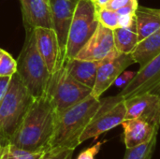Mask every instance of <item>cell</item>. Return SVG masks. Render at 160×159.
Segmentation results:
<instances>
[{"mask_svg": "<svg viewBox=\"0 0 160 159\" xmlns=\"http://www.w3.org/2000/svg\"><path fill=\"white\" fill-rule=\"evenodd\" d=\"M114 47L120 53H131L139 43L135 22L126 28L118 27L113 30Z\"/></svg>", "mask_w": 160, "mask_h": 159, "instance_id": "d6986e66", "label": "cell"}, {"mask_svg": "<svg viewBox=\"0 0 160 159\" xmlns=\"http://www.w3.org/2000/svg\"><path fill=\"white\" fill-rule=\"evenodd\" d=\"M104 142H98V143H96L95 145H93L92 147L82 151L77 159H95L96 156L98 154V152L101 149V146Z\"/></svg>", "mask_w": 160, "mask_h": 159, "instance_id": "d4e9b609", "label": "cell"}, {"mask_svg": "<svg viewBox=\"0 0 160 159\" xmlns=\"http://www.w3.org/2000/svg\"><path fill=\"white\" fill-rule=\"evenodd\" d=\"M100 103V98L90 95L82 101L57 115L50 149L75 150L81 144L80 137L96 114Z\"/></svg>", "mask_w": 160, "mask_h": 159, "instance_id": "7a4b0ae2", "label": "cell"}, {"mask_svg": "<svg viewBox=\"0 0 160 159\" xmlns=\"http://www.w3.org/2000/svg\"><path fill=\"white\" fill-rule=\"evenodd\" d=\"M10 79H11V77H0V102L8 91L9 82H10Z\"/></svg>", "mask_w": 160, "mask_h": 159, "instance_id": "f546056e", "label": "cell"}, {"mask_svg": "<svg viewBox=\"0 0 160 159\" xmlns=\"http://www.w3.org/2000/svg\"><path fill=\"white\" fill-rule=\"evenodd\" d=\"M121 126L124 129V142L127 148L147 142L158 136V132L154 126L138 118L126 119Z\"/></svg>", "mask_w": 160, "mask_h": 159, "instance_id": "9a60e30c", "label": "cell"}, {"mask_svg": "<svg viewBox=\"0 0 160 159\" xmlns=\"http://www.w3.org/2000/svg\"><path fill=\"white\" fill-rule=\"evenodd\" d=\"M98 25L96 7L93 1L78 0L69 27L66 48V60L76 56L78 52L94 34Z\"/></svg>", "mask_w": 160, "mask_h": 159, "instance_id": "8992f818", "label": "cell"}, {"mask_svg": "<svg viewBox=\"0 0 160 159\" xmlns=\"http://www.w3.org/2000/svg\"><path fill=\"white\" fill-rule=\"evenodd\" d=\"M4 52H5V51H4L3 49H1V48H0V59H1V57H2V55H3V53H4Z\"/></svg>", "mask_w": 160, "mask_h": 159, "instance_id": "1f68e13d", "label": "cell"}, {"mask_svg": "<svg viewBox=\"0 0 160 159\" xmlns=\"http://www.w3.org/2000/svg\"><path fill=\"white\" fill-rule=\"evenodd\" d=\"M132 64H135V61L130 53H120L116 49L112 51L106 58L100 61L91 95L100 98L126 68Z\"/></svg>", "mask_w": 160, "mask_h": 159, "instance_id": "ba28073f", "label": "cell"}, {"mask_svg": "<svg viewBox=\"0 0 160 159\" xmlns=\"http://www.w3.org/2000/svg\"><path fill=\"white\" fill-rule=\"evenodd\" d=\"M100 61H87L77 58L67 59L64 63L68 72L76 81L93 89Z\"/></svg>", "mask_w": 160, "mask_h": 159, "instance_id": "2e32d148", "label": "cell"}, {"mask_svg": "<svg viewBox=\"0 0 160 159\" xmlns=\"http://www.w3.org/2000/svg\"><path fill=\"white\" fill-rule=\"evenodd\" d=\"M43 154L44 152H29L8 142L2 143L0 146V159H39Z\"/></svg>", "mask_w": 160, "mask_h": 159, "instance_id": "ffe728a7", "label": "cell"}, {"mask_svg": "<svg viewBox=\"0 0 160 159\" xmlns=\"http://www.w3.org/2000/svg\"><path fill=\"white\" fill-rule=\"evenodd\" d=\"M111 0H93L96 7H104Z\"/></svg>", "mask_w": 160, "mask_h": 159, "instance_id": "4dcf8cb0", "label": "cell"}, {"mask_svg": "<svg viewBox=\"0 0 160 159\" xmlns=\"http://www.w3.org/2000/svg\"><path fill=\"white\" fill-rule=\"evenodd\" d=\"M2 143H5V142H3L1 141V139H0V146H1V144H2Z\"/></svg>", "mask_w": 160, "mask_h": 159, "instance_id": "d6a6232c", "label": "cell"}, {"mask_svg": "<svg viewBox=\"0 0 160 159\" xmlns=\"http://www.w3.org/2000/svg\"><path fill=\"white\" fill-rule=\"evenodd\" d=\"M16 72L17 61L5 51L0 59V77H12Z\"/></svg>", "mask_w": 160, "mask_h": 159, "instance_id": "603a6c76", "label": "cell"}, {"mask_svg": "<svg viewBox=\"0 0 160 159\" xmlns=\"http://www.w3.org/2000/svg\"><path fill=\"white\" fill-rule=\"evenodd\" d=\"M135 0H111L104 7L106 8H109V9H112V10H118L119 8H121L122 7L133 2Z\"/></svg>", "mask_w": 160, "mask_h": 159, "instance_id": "83f0119b", "label": "cell"}, {"mask_svg": "<svg viewBox=\"0 0 160 159\" xmlns=\"http://www.w3.org/2000/svg\"><path fill=\"white\" fill-rule=\"evenodd\" d=\"M136 72H132V71H124L114 82V84H116L118 87H122L124 88L135 76Z\"/></svg>", "mask_w": 160, "mask_h": 159, "instance_id": "484cf974", "label": "cell"}, {"mask_svg": "<svg viewBox=\"0 0 160 159\" xmlns=\"http://www.w3.org/2000/svg\"><path fill=\"white\" fill-rule=\"evenodd\" d=\"M138 7H139L138 0H135L124 7H122L121 8L116 10V12L118 13V15H135L136 9L138 8Z\"/></svg>", "mask_w": 160, "mask_h": 159, "instance_id": "4316f807", "label": "cell"}, {"mask_svg": "<svg viewBox=\"0 0 160 159\" xmlns=\"http://www.w3.org/2000/svg\"><path fill=\"white\" fill-rule=\"evenodd\" d=\"M114 50L113 30L98 23L94 34L74 58L87 61H101Z\"/></svg>", "mask_w": 160, "mask_h": 159, "instance_id": "7c38bea8", "label": "cell"}, {"mask_svg": "<svg viewBox=\"0 0 160 159\" xmlns=\"http://www.w3.org/2000/svg\"><path fill=\"white\" fill-rule=\"evenodd\" d=\"M92 93V89L76 81L68 72L65 65L52 74L46 96L57 115L82 101Z\"/></svg>", "mask_w": 160, "mask_h": 159, "instance_id": "5b68a950", "label": "cell"}, {"mask_svg": "<svg viewBox=\"0 0 160 159\" xmlns=\"http://www.w3.org/2000/svg\"><path fill=\"white\" fill-rule=\"evenodd\" d=\"M34 99L16 72L0 102V139L3 142H9Z\"/></svg>", "mask_w": 160, "mask_h": 159, "instance_id": "277c9868", "label": "cell"}, {"mask_svg": "<svg viewBox=\"0 0 160 159\" xmlns=\"http://www.w3.org/2000/svg\"><path fill=\"white\" fill-rule=\"evenodd\" d=\"M92 1H93V0H92Z\"/></svg>", "mask_w": 160, "mask_h": 159, "instance_id": "836d02e7", "label": "cell"}, {"mask_svg": "<svg viewBox=\"0 0 160 159\" xmlns=\"http://www.w3.org/2000/svg\"><path fill=\"white\" fill-rule=\"evenodd\" d=\"M157 144V136L151 141L136 145L131 148H127L124 159H151L153 157Z\"/></svg>", "mask_w": 160, "mask_h": 159, "instance_id": "44dd1931", "label": "cell"}, {"mask_svg": "<svg viewBox=\"0 0 160 159\" xmlns=\"http://www.w3.org/2000/svg\"><path fill=\"white\" fill-rule=\"evenodd\" d=\"M160 90V53L135 73L133 79L118 94L124 100L135 96Z\"/></svg>", "mask_w": 160, "mask_h": 159, "instance_id": "9c48e42d", "label": "cell"}, {"mask_svg": "<svg viewBox=\"0 0 160 159\" xmlns=\"http://www.w3.org/2000/svg\"><path fill=\"white\" fill-rule=\"evenodd\" d=\"M73 149H50L39 159H72Z\"/></svg>", "mask_w": 160, "mask_h": 159, "instance_id": "cb8c5ba5", "label": "cell"}, {"mask_svg": "<svg viewBox=\"0 0 160 159\" xmlns=\"http://www.w3.org/2000/svg\"><path fill=\"white\" fill-rule=\"evenodd\" d=\"M135 22V15H119L118 25L119 27H129Z\"/></svg>", "mask_w": 160, "mask_h": 159, "instance_id": "f1b7e54d", "label": "cell"}, {"mask_svg": "<svg viewBox=\"0 0 160 159\" xmlns=\"http://www.w3.org/2000/svg\"><path fill=\"white\" fill-rule=\"evenodd\" d=\"M126 119L138 118L143 120L156 128L160 127V97L146 92L125 100Z\"/></svg>", "mask_w": 160, "mask_h": 159, "instance_id": "30bf717a", "label": "cell"}, {"mask_svg": "<svg viewBox=\"0 0 160 159\" xmlns=\"http://www.w3.org/2000/svg\"><path fill=\"white\" fill-rule=\"evenodd\" d=\"M96 16L98 23L109 29L114 30L119 27L118 25L119 15L114 10L106 7H96Z\"/></svg>", "mask_w": 160, "mask_h": 159, "instance_id": "7402d4cb", "label": "cell"}, {"mask_svg": "<svg viewBox=\"0 0 160 159\" xmlns=\"http://www.w3.org/2000/svg\"><path fill=\"white\" fill-rule=\"evenodd\" d=\"M20 3L25 31L52 28L50 0H20Z\"/></svg>", "mask_w": 160, "mask_h": 159, "instance_id": "5bb4252c", "label": "cell"}, {"mask_svg": "<svg viewBox=\"0 0 160 159\" xmlns=\"http://www.w3.org/2000/svg\"><path fill=\"white\" fill-rule=\"evenodd\" d=\"M38 51L51 74L58 70L66 57L61 51L55 31L52 28L38 27L34 30Z\"/></svg>", "mask_w": 160, "mask_h": 159, "instance_id": "8fae6325", "label": "cell"}, {"mask_svg": "<svg viewBox=\"0 0 160 159\" xmlns=\"http://www.w3.org/2000/svg\"><path fill=\"white\" fill-rule=\"evenodd\" d=\"M126 113L125 100L119 95L101 99L98 110L81 135L80 142L97 139L101 134L120 126L126 120Z\"/></svg>", "mask_w": 160, "mask_h": 159, "instance_id": "52a82bcc", "label": "cell"}, {"mask_svg": "<svg viewBox=\"0 0 160 159\" xmlns=\"http://www.w3.org/2000/svg\"><path fill=\"white\" fill-rule=\"evenodd\" d=\"M16 61L17 73L30 95L34 98L45 96L52 74L38 51L34 30L25 31L24 43Z\"/></svg>", "mask_w": 160, "mask_h": 159, "instance_id": "3957f363", "label": "cell"}, {"mask_svg": "<svg viewBox=\"0 0 160 159\" xmlns=\"http://www.w3.org/2000/svg\"><path fill=\"white\" fill-rule=\"evenodd\" d=\"M78 0H50L52 29L55 31L62 52L66 57V48L69 27Z\"/></svg>", "mask_w": 160, "mask_h": 159, "instance_id": "4fadbf2b", "label": "cell"}, {"mask_svg": "<svg viewBox=\"0 0 160 159\" xmlns=\"http://www.w3.org/2000/svg\"><path fill=\"white\" fill-rule=\"evenodd\" d=\"M160 53V28L152 35L140 41L130 53L140 67Z\"/></svg>", "mask_w": 160, "mask_h": 159, "instance_id": "ac0fdd59", "label": "cell"}, {"mask_svg": "<svg viewBox=\"0 0 160 159\" xmlns=\"http://www.w3.org/2000/svg\"><path fill=\"white\" fill-rule=\"evenodd\" d=\"M139 42L160 28V8H150L139 6L135 12Z\"/></svg>", "mask_w": 160, "mask_h": 159, "instance_id": "e0dca14e", "label": "cell"}, {"mask_svg": "<svg viewBox=\"0 0 160 159\" xmlns=\"http://www.w3.org/2000/svg\"><path fill=\"white\" fill-rule=\"evenodd\" d=\"M56 119L57 113L46 95L35 98L8 143L34 153L48 151Z\"/></svg>", "mask_w": 160, "mask_h": 159, "instance_id": "6da1fadb", "label": "cell"}]
</instances>
